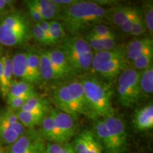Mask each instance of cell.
<instances>
[{
	"mask_svg": "<svg viewBox=\"0 0 153 153\" xmlns=\"http://www.w3.org/2000/svg\"><path fill=\"white\" fill-rule=\"evenodd\" d=\"M108 10L94 1H76L62 7L60 18L63 26L72 35H76L89 26L101 24L106 19Z\"/></svg>",
	"mask_w": 153,
	"mask_h": 153,
	"instance_id": "cell-1",
	"label": "cell"
},
{
	"mask_svg": "<svg viewBox=\"0 0 153 153\" xmlns=\"http://www.w3.org/2000/svg\"><path fill=\"white\" fill-rule=\"evenodd\" d=\"M80 81L83 85L90 118H104L114 116L111 87L94 76H85Z\"/></svg>",
	"mask_w": 153,
	"mask_h": 153,
	"instance_id": "cell-2",
	"label": "cell"
},
{
	"mask_svg": "<svg viewBox=\"0 0 153 153\" xmlns=\"http://www.w3.org/2000/svg\"><path fill=\"white\" fill-rule=\"evenodd\" d=\"M31 38V26L23 13L13 11L0 19V45L19 46L27 43Z\"/></svg>",
	"mask_w": 153,
	"mask_h": 153,
	"instance_id": "cell-3",
	"label": "cell"
},
{
	"mask_svg": "<svg viewBox=\"0 0 153 153\" xmlns=\"http://www.w3.org/2000/svg\"><path fill=\"white\" fill-rule=\"evenodd\" d=\"M59 49L64 54L72 72L82 73L91 69L94 53L85 38L76 36L64 38Z\"/></svg>",
	"mask_w": 153,
	"mask_h": 153,
	"instance_id": "cell-4",
	"label": "cell"
},
{
	"mask_svg": "<svg viewBox=\"0 0 153 153\" xmlns=\"http://www.w3.org/2000/svg\"><path fill=\"white\" fill-rule=\"evenodd\" d=\"M128 68L125 49L117 46L109 51L96 52L91 68L107 79H113Z\"/></svg>",
	"mask_w": 153,
	"mask_h": 153,
	"instance_id": "cell-5",
	"label": "cell"
},
{
	"mask_svg": "<svg viewBox=\"0 0 153 153\" xmlns=\"http://www.w3.org/2000/svg\"><path fill=\"white\" fill-rule=\"evenodd\" d=\"M139 80L140 72L133 68H126L118 76V98L121 106H133L143 97Z\"/></svg>",
	"mask_w": 153,
	"mask_h": 153,
	"instance_id": "cell-6",
	"label": "cell"
},
{
	"mask_svg": "<svg viewBox=\"0 0 153 153\" xmlns=\"http://www.w3.org/2000/svg\"><path fill=\"white\" fill-rule=\"evenodd\" d=\"M26 131L21 123L16 112L9 107L0 110V140L11 145Z\"/></svg>",
	"mask_w": 153,
	"mask_h": 153,
	"instance_id": "cell-7",
	"label": "cell"
},
{
	"mask_svg": "<svg viewBox=\"0 0 153 153\" xmlns=\"http://www.w3.org/2000/svg\"><path fill=\"white\" fill-rule=\"evenodd\" d=\"M103 120L109 136L110 149L108 153H122L127 147L128 140L124 122L114 115Z\"/></svg>",
	"mask_w": 153,
	"mask_h": 153,
	"instance_id": "cell-8",
	"label": "cell"
},
{
	"mask_svg": "<svg viewBox=\"0 0 153 153\" xmlns=\"http://www.w3.org/2000/svg\"><path fill=\"white\" fill-rule=\"evenodd\" d=\"M45 145L41 134L28 129L14 143L9 145L7 153H45Z\"/></svg>",
	"mask_w": 153,
	"mask_h": 153,
	"instance_id": "cell-9",
	"label": "cell"
},
{
	"mask_svg": "<svg viewBox=\"0 0 153 153\" xmlns=\"http://www.w3.org/2000/svg\"><path fill=\"white\" fill-rule=\"evenodd\" d=\"M53 97L57 109L70 115L75 120L80 116L79 110L65 83L55 88Z\"/></svg>",
	"mask_w": 153,
	"mask_h": 153,
	"instance_id": "cell-10",
	"label": "cell"
},
{
	"mask_svg": "<svg viewBox=\"0 0 153 153\" xmlns=\"http://www.w3.org/2000/svg\"><path fill=\"white\" fill-rule=\"evenodd\" d=\"M71 145L75 153H103L104 151L102 145L89 130L76 135Z\"/></svg>",
	"mask_w": 153,
	"mask_h": 153,
	"instance_id": "cell-11",
	"label": "cell"
},
{
	"mask_svg": "<svg viewBox=\"0 0 153 153\" xmlns=\"http://www.w3.org/2000/svg\"><path fill=\"white\" fill-rule=\"evenodd\" d=\"M49 114L53 118L55 126L64 137L65 140L68 143L69 140L71 139L76 134V120L70 115L57 108H51Z\"/></svg>",
	"mask_w": 153,
	"mask_h": 153,
	"instance_id": "cell-12",
	"label": "cell"
},
{
	"mask_svg": "<svg viewBox=\"0 0 153 153\" xmlns=\"http://www.w3.org/2000/svg\"><path fill=\"white\" fill-rule=\"evenodd\" d=\"M65 84L72 96L80 115H85L90 118L83 85L80 79H72L65 82Z\"/></svg>",
	"mask_w": 153,
	"mask_h": 153,
	"instance_id": "cell-13",
	"label": "cell"
},
{
	"mask_svg": "<svg viewBox=\"0 0 153 153\" xmlns=\"http://www.w3.org/2000/svg\"><path fill=\"white\" fill-rule=\"evenodd\" d=\"M57 79H63L72 73L64 54L60 49L46 51Z\"/></svg>",
	"mask_w": 153,
	"mask_h": 153,
	"instance_id": "cell-14",
	"label": "cell"
},
{
	"mask_svg": "<svg viewBox=\"0 0 153 153\" xmlns=\"http://www.w3.org/2000/svg\"><path fill=\"white\" fill-rule=\"evenodd\" d=\"M152 48V38L145 37L133 40L125 48L126 58L128 60L133 61L147 51Z\"/></svg>",
	"mask_w": 153,
	"mask_h": 153,
	"instance_id": "cell-15",
	"label": "cell"
},
{
	"mask_svg": "<svg viewBox=\"0 0 153 153\" xmlns=\"http://www.w3.org/2000/svg\"><path fill=\"white\" fill-rule=\"evenodd\" d=\"M40 134L43 139L54 143H67L60 131L57 128L51 115L46 114L41 123Z\"/></svg>",
	"mask_w": 153,
	"mask_h": 153,
	"instance_id": "cell-16",
	"label": "cell"
},
{
	"mask_svg": "<svg viewBox=\"0 0 153 153\" xmlns=\"http://www.w3.org/2000/svg\"><path fill=\"white\" fill-rule=\"evenodd\" d=\"M133 123L139 131H145L153 128V105L150 103L135 112Z\"/></svg>",
	"mask_w": 153,
	"mask_h": 153,
	"instance_id": "cell-17",
	"label": "cell"
},
{
	"mask_svg": "<svg viewBox=\"0 0 153 153\" xmlns=\"http://www.w3.org/2000/svg\"><path fill=\"white\" fill-rule=\"evenodd\" d=\"M43 17L44 21H53L60 16L62 7L57 5L53 0H30Z\"/></svg>",
	"mask_w": 153,
	"mask_h": 153,
	"instance_id": "cell-18",
	"label": "cell"
},
{
	"mask_svg": "<svg viewBox=\"0 0 153 153\" xmlns=\"http://www.w3.org/2000/svg\"><path fill=\"white\" fill-rule=\"evenodd\" d=\"M11 60H12L14 76L19 77L22 81L32 84L29 75V72H28L26 53H16L13 57H11Z\"/></svg>",
	"mask_w": 153,
	"mask_h": 153,
	"instance_id": "cell-19",
	"label": "cell"
},
{
	"mask_svg": "<svg viewBox=\"0 0 153 153\" xmlns=\"http://www.w3.org/2000/svg\"><path fill=\"white\" fill-rule=\"evenodd\" d=\"M36 95L37 94L34 90L33 86L32 84L20 80V81L12 82L7 96L32 97Z\"/></svg>",
	"mask_w": 153,
	"mask_h": 153,
	"instance_id": "cell-20",
	"label": "cell"
},
{
	"mask_svg": "<svg viewBox=\"0 0 153 153\" xmlns=\"http://www.w3.org/2000/svg\"><path fill=\"white\" fill-rule=\"evenodd\" d=\"M16 112L19 121L28 129H33L36 126L41 125L42 120L48 114L44 112H27L22 111Z\"/></svg>",
	"mask_w": 153,
	"mask_h": 153,
	"instance_id": "cell-21",
	"label": "cell"
},
{
	"mask_svg": "<svg viewBox=\"0 0 153 153\" xmlns=\"http://www.w3.org/2000/svg\"><path fill=\"white\" fill-rule=\"evenodd\" d=\"M85 39L90 45L91 48L93 50V51H94V53L109 51V50L114 49L117 47V43H116V39L99 38L89 35V33L86 35Z\"/></svg>",
	"mask_w": 153,
	"mask_h": 153,
	"instance_id": "cell-22",
	"label": "cell"
},
{
	"mask_svg": "<svg viewBox=\"0 0 153 153\" xmlns=\"http://www.w3.org/2000/svg\"><path fill=\"white\" fill-rule=\"evenodd\" d=\"M140 87L143 97H150L153 93V67L140 72Z\"/></svg>",
	"mask_w": 153,
	"mask_h": 153,
	"instance_id": "cell-23",
	"label": "cell"
},
{
	"mask_svg": "<svg viewBox=\"0 0 153 153\" xmlns=\"http://www.w3.org/2000/svg\"><path fill=\"white\" fill-rule=\"evenodd\" d=\"M39 57V72L41 80H43V81L45 82H49L51 81V80L57 79L47 51H43V52L40 53Z\"/></svg>",
	"mask_w": 153,
	"mask_h": 153,
	"instance_id": "cell-24",
	"label": "cell"
},
{
	"mask_svg": "<svg viewBox=\"0 0 153 153\" xmlns=\"http://www.w3.org/2000/svg\"><path fill=\"white\" fill-rule=\"evenodd\" d=\"M19 111L27 112L48 113V103L45 99L36 95L28 99Z\"/></svg>",
	"mask_w": 153,
	"mask_h": 153,
	"instance_id": "cell-25",
	"label": "cell"
},
{
	"mask_svg": "<svg viewBox=\"0 0 153 153\" xmlns=\"http://www.w3.org/2000/svg\"><path fill=\"white\" fill-rule=\"evenodd\" d=\"M28 72L31 80V83H38L41 81L40 78V57L39 54L31 52L26 53Z\"/></svg>",
	"mask_w": 153,
	"mask_h": 153,
	"instance_id": "cell-26",
	"label": "cell"
},
{
	"mask_svg": "<svg viewBox=\"0 0 153 153\" xmlns=\"http://www.w3.org/2000/svg\"><path fill=\"white\" fill-rule=\"evenodd\" d=\"M3 65H4V87L3 91H1L4 96L7 97L8 94L9 89L10 87L13 82V66H12V60L11 57L9 55H6L2 56Z\"/></svg>",
	"mask_w": 153,
	"mask_h": 153,
	"instance_id": "cell-27",
	"label": "cell"
},
{
	"mask_svg": "<svg viewBox=\"0 0 153 153\" xmlns=\"http://www.w3.org/2000/svg\"><path fill=\"white\" fill-rule=\"evenodd\" d=\"M135 9L131 7H116L112 13V21L116 26L120 27L135 12Z\"/></svg>",
	"mask_w": 153,
	"mask_h": 153,
	"instance_id": "cell-28",
	"label": "cell"
},
{
	"mask_svg": "<svg viewBox=\"0 0 153 153\" xmlns=\"http://www.w3.org/2000/svg\"><path fill=\"white\" fill-rule=\"evenodd\" d=\"M50 22V36L53 45L57 43H61L65 38V31L62 23L57 21H49Z\"/></svg>",
	"mask_w": 153,
	"mask_h": 153,
	"instance_id": "cell-29",
	"label": "cell"
},
{
	"mask_svg": "<svg viewBox=\"0 0 153 153\" xmlns=\"http://www.w3.org/2000/svg\"><path fill=\"white\" fill-rule=\"evenodd\" d=\"M153 60V48L147 51L146 52L143 53L136 59L132 61L134 69L140 72L145 70L152 65Z\"/></svg>",
	"mask_w": 153,
	"mask_h": 153,
	"instance_id": "cell-30",
	"label": "cell"
},
{
	"mask_svg": "<svg viewBox=\"0 0 153 153\" xmlns=\"http://www.w3.org/2000/svg\"><path fill=\"white\" fill-rule=\"evenodd\" d=\"M89 35L104 39H116V34L106 25L99 24L91 27Z\"/></svg>",
	"mask_w": 153,
	"mask_h": 153,
	"instance_id": "cell-31",
	"label": "cell"
},
{
	"mask_svg": "<svg viewBox=\"0 0 153 153\" xmlns=\"http://www.w3.org/2000/svg\"><path fill=\"white\" fill-rule=\"evenodd\" d=\"M143 14H144V22L146 28L150 32L151 38L153 33V4L152 1H145L143 4Z\"/></svg>",
	"mask_w": 153,
	"mask_h": 153,
	"instance_id": "cell-32",
	"label": "cell"
},
{
	"mask_svg": "<svg viewBox=\"0 0 153 153\" xmlns=\"http://www.w3.org/2000/svg\"><path fill=\"white\" fill-rule=\"evenodd\" d=\"M45 153H75L72 145L67 143H49L45 145Z\"/></svg>",
	"mask_w": 153,
	"mask_h": 153,
	"instance_id": "cell-33",
	"label": "cell"
},
{
	"mask_svg": "<svg viewBox=\"0 0 153 153\" xmlns=\"http://www.w3.org/2000/svg\"><path fill=\"white\" fill-rule=\"evenodd\" d=\"M146 26L143 20V17L137 9L134 16V22L131 34L133 36H141L146 32Z\"/></svg>",
	"mask_w": 153,
	"mask_h": 153,
	"instance_id": "cell-34",
	"label": "cell"
},
{
	"mask_svg": "<svg viewBox=\"0 0 153 153\" xmlns=\"http://www.w3.org/2000/svg\"><path fill=\"white\" fill-rule=\"evenodd\" d=\"M32 38H34L38 43L43 45H52L51 39L36 24L31 27Z\"/></svg>",
	"mask_w": 153,
	"mask_h": 153,
	"instance_id": "cell-35",
	"label": "cell"
},
{
	"mask_svg": "<svg viewBox=\"0 0 153 153\" xmlns=\"http://www.w3.org/2000/svg\"><path fill=\"white\" fill-rule=\"evenodd\" d=\"M30 97H11L7 96V102L9 107L14 111H18L24 106L26 101Z\"/></svg>",
	"mask_w": 153,
	"mask_h": 153,
	"instance_id": "cell-36",
	"label": "cell"
},
{
	"mask_svg": "<svg viewBox=\"0 0 153 153\" xmlns=\"http://www.w3.org/2000/svg\"><path fill=\"white\" fill-rule=\"evenodd\" d=\"M25 4H26V7H27L30 18H31L32 20L35 22V24H38V23L41 22L42 21H44L39 11H38V9H36V7H34L31 3H30V0L29 1H25Z\"/></svg>",
	"mask_w": 153,
	"mask_h": 153,
	"instance_id": "cell-37",
	"label": "cell"
},
{
	"mask_svg": "<svg viewBox=\"0 0 153 153\" xmlns=\"http://www.w3.org/2000/svg\"><path fill=\"white\" fill-rule=\"evenodd\" d=\"M137 9H135V12L130 18L128 19L127 21H126L125 22L122 24V26H120L122 30L123 31V33H127V34H131L132 31V28H133V25L134 22V16H135V14L136 12Z\"/></svg>",
	"mask_w": 153,
	"mask_h": 153,
	"instance_id": "cell-38",
	"label": "cell"
},
{
	"mask_svg": "<svg viewBox=\"0 0 153 153\" xmlns=\"http://www.w3.org/2000/svg\"><path fill=\"white\" fill-rule=\"evenodd\" d=\"M4 87V65L2 56L0 58V89L2 91Z\"/></svg>",
	"mask_w": 153,
	"mask_h": 153,
	"instance_id": "cell-39",
	"label": "cell"
},
{
	"mask_svg": "<svg viewBox=\"0 0 153 153\" xmlns=\"http://www.w3.org/2000/svg\"><path fill=\"white\" fill-rule=\"evenodd\" d=\"M13 3L12 1H7V0H0V14Z\"/></svg>",
	"mask_w": 153,
	"mask_h": 153,
	"instance_id": "cell-40",
	"label": "cell"
},
{
	"mask_svg": "<svg viewBox=\"0 0 153 153\" xmlns=\"http://www.w3.org/2000/svg\"><path fill=\"white\" fill-rule=\"evenodd\" d=\"M4 151H3V148H2V145H1V140H0V153H3Z\"/></svg>",
	"mask_w": 153,
	"mask_h": 153,
	"instance_id": "cell-41",
	"label": "cell"
},
{
	"mask_svg": "<svg viewBox=\"0 0 153 153\" xmlns=\"http://www.w3.org/2000/svg\"><path fill=\"white\" fill-rule=\"evenodd\" d=\"M1 54H2V49H1V45H0V58H1Z\"/></svg>",
	"mask_w": 153,
	"mask_h": 153,
	"instance_id": "cell-42",
	"label": "cell"
}]
</instances>
